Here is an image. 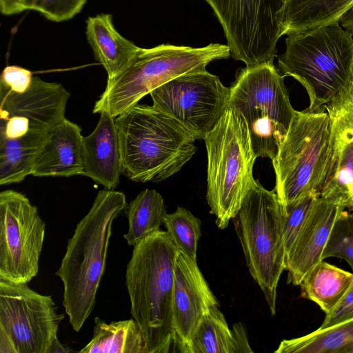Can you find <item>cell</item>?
Returning a JSON list of instances; mask_svg holds the SVG:
<instances>
[{
	"label": "cell",
	"mask_w": 353,
	"mask_h": 353,
	"mask_svg": "<svg viewBox=\"0 0 353 353\" xmlns=\"http://www.w3.org/2000/svg\"><path fill=\"white\" fill-rule=\"evenodd\" d=\"M128 207L125 194L103 189L68 240L56 274L63 284V305L73 330L79 332L90 315L106 263L114 220Z\"/></svg>",
	"instance_id": "1"
},
{
	"label": "cell",
	"mask_w": 353,
	"mask_h": 353,
	"mask_svg": "<svg viewBox=\"0 0 353 353\" xmlns=\"http://www.w3.org/2000/svg\"><path fill=\"white\" fill-rule=\"evenodd\" d=\"M178 252L168 232L159 230L134 247L127 265L130 313L142 333L145 353L175 352L172 290Z\"/></svg>",
	"instance_id": "2"
},
{
	"label": "cell",
	"mask_w": 353,
	"mask_h": 353,
	"mask_svg": "<svg viewBox=\"0 0 353 353\" xmlns=\"http://www.w3.org/2000/svg\"><path fill=\"white\" fill-rule=\"evenodd\" d=\"M123 174L135 182H159L196 152V139L153 105L137 103L115 118Z\"/></svg>",
	"instance_id": "3"
},
{
	"label": "cell",
	"mask_w": 353,
	"mask_h": 353,
	"mask_svg": "<svg viewBox=\"0 0 353 353\" xmlns=\"http://www.w3.org/2000/svg\"><path fill=\"white\" fill-rule=\"evenodd\" d=\"M279 72L299 81L316 111L353 82V35L339 22L288 34L278 56Z\"/></svg>",
	"instance_id": "4"
},
{
	"label": "cell",
	"mask_w": 353,
	"mask_h": 353,
	"mask_svg": "<svg viewBox=\"0 0 353 353\" xmlns=\"http://www.w3.org/2000/svg\"><path fill=\"white\" fill-rule=\"evenodd\" d=\"M230 56L227 44L216 43L199 48L165 43L150 48H140L123 70L108 79L105 89L92 112H105L116 118L170 80L205 70L210 63Z\"/></svg>",
	"instance_id": "5"
},
{
	"label": "cell",
	"mask_w": 353,
	"mask_h": 353,
	"mask_svg": "<svg viewBox=\"0 0 353 353\" xmlns=\"http://www.w3.org/2000/svg\"><path fill=\"white\" fill-rule=\"evenodd\" d=\"M208 156L206 199L219 229L239 212L252 187L257 158L241 114L228 108L205 136Z\"/></svg>",
	"instance_id": "6"
},
{
	"label": "cell",
	"mask_w": 353,
	"mask_h": 353,
	"mask_svg": "<svg viewBox=\"0 0 353 353\" xmlns=\"http://www.w3.org/2000/svg\"><path fill=\"white\" fill-rule=\"evenodd\" d=\"M228 108L243 117L256 157L274 159L294 117L284 76L274 63L239 69Z\"/></svg>",
	"instance_id": "7"
},
{
	"label": "cell",
	"mask_w": 353,
	"mask_h": 353,
	"mask_svg": "<svg viewBox=\"0 0 353 353\" xmlns=\"http://www.w3.org/2000/svg\"><path fill=\"white\" fill-rule=\"evenodd\" d=\"M232 220L250 274L274 315L276 289L286 257L282 211L275 191L254 180Z\"/></svg>",
	"instance_id": "8"
},
{
	"label": "cell",
	"mask_w": 353,
	"mask_h": 353,
	"mask_svg": "<svg viewBox=\"0 0 353 353\" xmlns=\"http://www.w3.org/2000/svg\"><path fill=\"white\" fill-rule=\"evenodd\" d=\"M330 118L325 108L296 110L288 131L272 161L274 190L281 207L316 191L327 159Z\"/></svg>",
	"instance_id": "9"
},
{
	"label": "cell",
	"mask_w": 353,
	"mask_h": 353,
	"mask_svg": "<svg viewBox=\"0 0 353 353\" xmlns=\"http://www.w3.org/2000/svg\"><path fill=\"white\" fill-rule=\"evenodd\" d=\"M64 317L51 296L0 279V353H48Z\"/></svg>",
	"instance_id": "10"
},
{
	"label": "cell",
	"mask_w": 353,
	"mask_h": 353,
	"mask_svg": "<svg viewBox=\"0 0 353 353\" xmlns=\"http://www.w3.org/2000/svg\"><path fill=\"white\" fill-rule=\"evenodd\" d=\"M220 23L232 57L247 67L274 63L281 38V0H207Z\"/></svg>",
	"instance_id": "11"
},
{
	"label": "cell",
	"mask_w": 353,
	"mask_h": 353,
	"mask_svg": "<svg viewBox=\"0 0 353 353\" xmlns=\"http://www.w3.org/2000/svg\"><path fill=\"white\" fill-rule=\"evenodd\" d=\"M230 88L207 70L175 77L152 90L153 106L203 139L228 108Z\"/></svg>",
	"instance_id": "12"
},
{
	"label": "cell",
	"mask_w": 353,
	"mask_h": 353,
	"mask_svg": "<svg viewBox=\"0 0 353 353\" xmlns=\"http://www.w3.org/2000/svg\"><path fill=\"white\" fill-rule=\"evenodd\" d=\"M46 223L22 193H0V279L28 283L39 272Z\"/></svg>",
	"instance_id": "13"
},
{
	"label": "cell",
	"mask_w": 353,
	"mask_h": 353,
	"mask_svg": "<svg viewBox=\"0 0 353 353\" xmlns=\"http://www.w3.org/2000/svg\"><path fill=\"white\" fill-rule=\"evenodd\" d=\"M324 107L330 118V138L316 193L347 208L353 194V82Z\"/></svg>",
	"instance_id": "14"
},
{
	"label": "cell",
	"mask_w": 353,
	"mask_h": 353,
	"mask_svg": "<svg viewBox=\"0 0 353 353\" xmlns=\"http://www.w3.org/2000/svg\"><path fill=\"white\" fill-rule=\"evenodd\" d=\"M218 301L196 260L179 250L174 265L172 321L175 349L186 353L189 341L203 316Z\"/></svg>",
	"instance_id": "15"
},
{
	"label": "cell",
	"mask_w": 353,
	"mask_h": 353,
	"mask_svg": "<svg viewBox=\"0 0 353 353\" xmlns=\"http://www.w3.org/2000/svg\"><path fill=\"white\" fill-rule=\"evenodd\" d=\"M70 93L61 84L34 77L29 88L17 93L0 84V119L13 116L27 119L30 131L49 132L65 119Z\"/></svg>",
	"instance_id": "16"
},
{
	"label": "cell",
	"mask_w": 353,
	"mask_h": 353,
	"mask_svg": "<svg viewBox=\"0 0 353 353\" xmlns=\"http://www.w3.org/2000/svg\"><path fill=\"white\" fill-rule=\"evenodd\" d=\"M345 209L339 203L317 198L286 254L288 284L299 285L305 274L323 261L322 255L333 224Z\"/></svg>",
	"instance_id": "17"
},
{
	"label": "cell",
	"mask_w": 353,
	"mask_h": 353,
	"mask_svg": "<svg viewBox=\"0 0 353 353\" xmlns=\"http://www.w3.org/2000/svg\"><path fill=\"white\" fill-rule=\"evenodd\" d=\"M82 160V175L105 189L118 186L123 174L119 139L115 118L108 112L100 113L94 130L83 137Z\"/></svg>",
	"instance_id": "18"
},
{
	"label": "cell",
	"mask_w": 353,
	"mask_h": 353,
	"mask_svg": "<svg viewBox=\"0 0 353 353\" xmlns=\"http://www.w3.org/2000/svg\"><path fill=\"white\" fill-rule=\"evenodd\" d=\"M82 141L80 127L63 119L48 133L34 161L32 175L56 177L82 175Z\"/></svg>",
	"instance_id": "19"
},
{
	"label": "cell",
	"mask_w": 353,
	"mask_h": 353,
	"mask_svg": "<svg viewBox=\"0 0 353 353\" xmlns=\"http://www.w3.org/2000/svg\"><path fill=\"white\" fill-rule=\"evenodd\" d=\"M86 36L96 59L107 72L108 79L123 70L140 48L116 30L108 14L89 17Z\"/></svg>",
	"instance_id": "20"
},
{
	"label": "cell",
	"mask_w": 353,
	"mask_h": 353,
	"mask_svg": "<svg viewBox=\"0 0 353 353\" xmlns=\"http://www.w3.org/2000/svg\"><path fill=\"white\" fill-rule=\"evenodd\" d=\"M352 4L353 0H281L277 14L280 36L339 22Z\"/></svg>",
	"instance_id": "21"
},
{
	"label": "cell",
	"mask_w": 353,
	"mask_h": 353,
	"mask_svg": "<svg viewBox=\"0 0 353 353\" xmlns=\"http://www.w3.org/2000/svg\"><path fill=\"white\" fill-rule=\"evenodd\" d=\"M244 327L238 322L230 330L218 306L206 314L193 334L186 353L252 352Z\"/></svg>",
	"instance_id": "22"
},
{
	"label": "cell",
	"mask_w": 353,
	"mask_h": 353,
	"mask_svg": "<svg viewBox=\"0 0 353 353\" xmlns=\"http://www.w3.org/2000/svg\"><path fill=\"white\" fill-rule=\"evenodd\" d=\"M353 285V272L321 261L303 277L299 285L303 298L330 313Z\"/></svg>",
	"instance_id": "23"
},
{
	"label": "cell",
	"mask_w": 353,
	"mask_h": 353,
	"mask_svg": "<svg viewBox=\"0 0 353 353\" xmlns=\"http://www.w3.org/2000/svg\"><path fill=\"white\" fill-rule=\"evenodd\" d=\"M48 133L29 131L17 139L0 137V185L19 183L32 174Z\"/></svg>",
	"instance_id": "24"
},
{
	"label": "cell",
	"mask_w": 353,
	"mask_h": 353,
	"mask_svg": "<svg viewBox=\"0 0 353 353\" xmlns=\"http://www.w3.org/2000/svg\"><path fill=\"white\" fill-rule=\"evenodd\" d=\"M81 353H145L141 330L133 319L107 323L94 319L93 335Z\"/></svg>",
	"instance_id": "25"
},
{
	"label": "cell",
	"mask_w": 353,
	"mask_h": 353,
	"mask_svg": "<svg viewBox=\"0 0 353 353\" xmlns=\"http://www.w3.org/2000/svg\"><path fill=\"white\" fill-rule=\"evenodd\" d=\"M275 353H353V319L281 341Z\"/></svg>",
	"instance_id": "26"
},
{
	"label": "cell",
	"mask_w": 353,
	"mask_h": 353,
	"mask_svg": "<svg viewBox=\"0 0 353 353\" xmlns=\"http://www.w3.org/2000/svg\"><path fill=\"white\" fill-rule=\"evenodd\" d=\"M162 196L155 190L141 191L128 205V230L123 235L127 243L134 247L159 230L166 215Z\"/></svg>",
	"instance_id": "27"
},
{
	"label": "cell",
	"mask_w": 353,
	"mask_h": 353,
	"mask_svg": "<svg viewBox=\"0 0 353 353\" xmlns=\"http://www.w3.org/2000/svg\"><path fill=\"white\" fill-rule=\"evenodd\" d=\"M163 225L179 250L196 260L197 245L201 236V222L188 209L178 207L166 214Z\"/></svg>",
	"instance_id": "28"
},
{
	"label": "cell",
	"mask_w": 353,
	"mask_h": 353,
	"mask_svg": "<svg viewBox=\"0 0 353 353\" xmlns=\"http://www.w3.org/2000/svg\"><path fill=\"white\" fill-rule=\"evenodd\" d=\"M87 0H0L1 11L10 15L34 10L48 19L61 22L79 13Z\"/></svg>",
	"instance_id": "29"
},
{
	"label": "cell",
	"mask_w": 353,
	"mask_h": 353,
	"mask_svg": "<svg viewBox=\"0 0 353 353\" xmlns=\"http://www.w3.org/2000/svg\"><path fill=\"white\" fill-rule=\"evenodd\" d=\"M330 257L345 261L353 272V210H343L333 224L322 259Z\"/></svg>",
	"instance_id": "30"
},
{
	"label": "cell",
	"mask_w": 353,
	"mask_h": 353,
	"mask_svg": "<svg viewBox=\"0 0 353 353\" xmlns=\"http://www.w3.org/2000/svg\"><path fill=\"white\" fill-rule=\"evenodd\" d=\"M318 196L310 194L281 208L286 254L292 248Z\"/></svg>",
	"instance_id": "31"
},
{
	"label": "cell",
	"mask_w": 353,
	"mask_h": 353,
	"mask_svg": "<svg viewBox=\"0 0 353 353\" xmlns=\"http://www.w3.org/2000/svg\"><path fill=\"white\" fill-rule=\"evenodd\" d=\"M33 75L31 71L18 65H8L2 71L0 84L17 93H23L30 86Z\"/></svg>",
	"instance_id": "32"
},
{
	"label": "cell",
	"mask_w": 353,
	"mask_h": 353,
	"mask_svg": "<svg viewBox=\"0 0 353 353\" xmlns=\"http://www.w3.org/2000/svg\"><path fill=\"white\" fill-rule=\"evenodd\" d=\"M353 319V285L328 314L320 326V329L328 327Z\"/></svg>",
	"instance_id": "33"
},
{
	"label": "cell",
	"mask_w": 353,
	"mask_h": 353,
	"mask_svg": "<svg viewBox=\"0 0 353 353\" xmlns=\"http://www.w3.org/2000/svg\"><path fill=\"white\" fill-rule=\"evenodd\" d=\"M341 26L353 35V4L351 8L341 17Z\"/></svg>",
	"instance_id": "34"
},
{
	"label": "cell",
	"mask_w": 353,
	"mask_h": 353,
	"mask_svg": "<svg viewBox=\"0 0 353 353\" xmlns=\"http://www.w3.org/2000/svg\"><path fill=\"white\" fill-rule=\"evenodd\" d=\"M74 351L68 345L61 343L58 338L51 345L48 353H69Z\"/></svg>",
	"instance_id": "35"
},
{
	"label": "cell",
	"mask_w": 353,
	"mask_h": 353,
	"mask_svg": "<svg viewBox=\"0 0 353 353\" xmlns=\"http://www.w3.org/2000/svg\"><path fill=\"white\" fill-rule=\"evenodd\" d=\"M347 209L348 210H353V194L351 196L350 200L349 201Z\"/></svg>",
	"instance_id": "36"
},
{
	"label": "cell",
	"mask_w": 353,
	"mask_h": 353,
	"mask_svg": "<svg viewBox=\"0 0 353 353\" xmlns=\"http://www.w3.org/2000/svg\"><path fill=\"white\" fill-rule=\"evenodd\" d=\"M204 1H205L207 2V0H204Z\"/></svg>",
	"instance_id": "37"
}]
</instances>
